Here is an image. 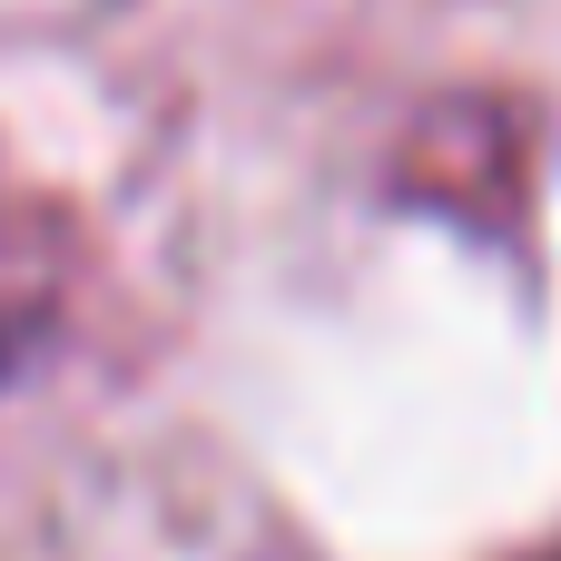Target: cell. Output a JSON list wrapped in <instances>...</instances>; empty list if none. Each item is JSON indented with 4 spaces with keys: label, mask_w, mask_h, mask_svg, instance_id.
Segmentation results:
<instances>
[{
    "label": "cell",
    "mask_w": 561,
    "mask_h": 561,
    "mask_svg": "<svg viewBox=\"0 0 561 561\" xmlns=\"http://www.w3.org/2000/svg\"><path fill=\"white\" fill-rule=\"evenodd\" d=\"M39 355H49V316H39V306H0V394H10Z\"/></svg>",
    "instance_id": "1"
},
{
    "label": "cell",
    "mask_w": 561,
    "mask_h": 561,
    "mask_svg": "<svg viewBox=\"0 0 561 561\" xmlns=\"http://www.w3.org/2000/svg\"><path fill=\"white\" fill-rule=\"evenodd\" d=\"M542 561H561V552H542Z\"/></svg>",
    "instance_id": "2"
}]
</instances>
